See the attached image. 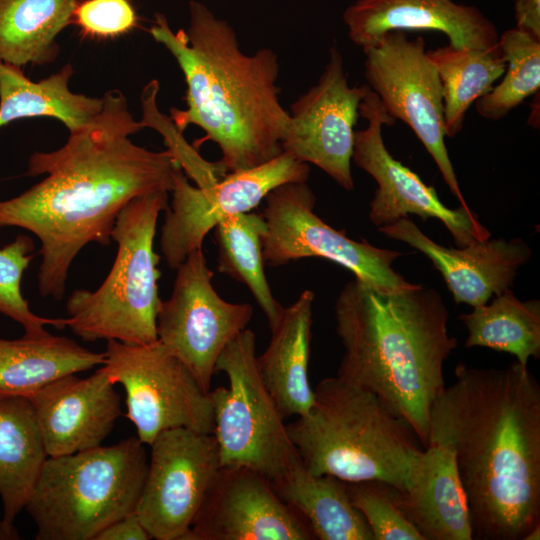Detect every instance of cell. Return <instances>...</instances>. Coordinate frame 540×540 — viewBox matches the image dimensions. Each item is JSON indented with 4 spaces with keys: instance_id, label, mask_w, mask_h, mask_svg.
<instances>
[{
    "instance_id": "cell-13",
    "label": "cell",
    "mask_w": 540,
    "mask_h": 540,
    "mask_svg": "<svg viewBox=\"0 0 540 540\" xmlns=\"http://www.w3.org/2000/svg\"><path fill=\"white\" fill-rule=\"evenodd\" d=\"M309 165L282 152L259 166L229 172L207 186H193L179 167L174 174L172 200L161 228L160 248L176 270L223 219L252 211L274 188L307 182Z\"/></svg>"
},
{
    "instance_id": "cell-10",
    "label": "cell",
    "mask_w": 540,
    "mask_h": 540,
    "mask_svg": "<svg viewBox=\"0 0 540 540\" xmlns=\"http://www.w3.org/2000/svg\"><path fill=\"white\" fill-rule=\"evenodd\" d=\"M262 215L265 265L278 267L307 257H319L341 265L355 279L381 292L409 289L393 268L402 253L383 249L362 239L356 241L325 223L314 212L315 195L306 182L286 183L271 190Z\"/></svg>"
},
{
    "instance_id": "cell-23",
    "label": "cell",
    "mask_w": 540,
    "mask_h": 540,
    "mask_svg": "<svg viewBox=\"0 0 540 540\" xmlns=\"http://www.w3.org/2000/svg\"><path fill=\"white\" fill-rule=\"evenodd\" d=\"M270 483L277 496L305 520L315 539L374 540L363 515L350 502L346 482L312 473L300 456Z\"/></svg>"
},
{
    "instance_id": "cell-28",
    "label": "cell",
    "mask_w": 540,
    "mask_h": 540,
    "mask_svg": "<svg viewBox=\"0 0 540 540\" xmlns=\"http://www.w3.org/2000/svg\"><path fill=\"white\" fill-rule=\"evenodd\" d=\"M468 331L467 348L480 346L515 356L522 366L540 357V302L519 300L507 289L490 303L459 316Z\"/></svg>"
},
{
    "instance_id": "cell-37",
    "label": "cell",
    "mask_w": 540,
    "mask_h": 540,
    "mask_svg": "<svg viewBox=\"0 0 540 540\" xmlns=\"http://www.w3.org/2000/svg\"><path fill=\"white\" fill-rule=\"evenodd\" d=\"M516 26L540 38V0H515Z\"/></svg>"
},
{
    "instance_id": "cell-19",
    "label": "cell",
    "mask_w": 540,
    "mask_h": 540,
    "mask_svg": "<svg viewBox=\"0 0 540 540\" xmlns=\"http://www.w3.org/2000/svg\"><path fill=\"white\" fill-rule=\"evenodd\" d=\"M385 236L402 241L427 256L441 273L456 303L477 307L510 289L518 269L532 251L521 238L485 239L449 248L425 235L408 217L381 226Z\"/></svg>"
},
{
    "instance_id": "cell-31",
    "label": "cell",
    "mask_w": 540,
    "mask_h": 540,
    "mask_svg": "<svg viewBox=\"0 0 540 540\" xmlns=\"http://www.w3.org/2000/svg\"><path fill=\"white\" fill-rule=\"evenodd\" d=\"M499 47L506 61L502 80L475 102L477 113L496 121L540 88V38L517 27L499 36Z\"/></svg>"
},
{
    "instance_id": "cell-25",
    "label": "cell",
    "mask_w": 540,
    "mask_h": 540,
    "mask_svg": "<svg viewBox=\"0 0 540 540\" xmlns=\"http://www.w3.org/2000/svg\"><path fill=\"white\" fill-rule=\"evenodd\" d=\"M104 352H94L74 340L49 332L0 338V395L30 397L51 381L103 365Z\"/></svg>"
},
{
    "instance_id": "cell-18",
    "label": "cell",
    "mask_w": 540,
    "mask_h": 540,
    "mask_svg": "<svg viewBox=\"0 0 540 540\" xmlns=\"http://www.w3.org/2000/svg\"><path fill=\"white\" fill-rule=\"evenodd\" d=\"M48 457L98 447L122 415L115 384L101 366L89 377H59L28 397Z\"/></svg>"
},
{
    "instance_id": "cell-29",
    "label": "cell",
    "mask_w": 540,
    "mask_h": 540,
    "mask_svg": "<svg viewBox=\"0 0 540 540\" xmlns=\"http://www.w3.org/2000/svg\"><path fill=\"white\" fill-rule=\"evenodd\" d=\"M427 56L442 85L445 135L454 137L462 130L470 106L502 77L506 61L500 47L460 49L448 44L428 50Z\"/></svg>"
},
{
    "instance_id": "cell-11",
    "label": "cell",
    "mask_w": 540,
    "mask_h": 540,
    "mask_svg": "<svg viewBox=\"0 0 540 540\" xmlns=\"http://www.w3.org/2000/svg\"><path fill=\"white\" fill-rule=\"evenodd\" d=\"M363 52L367 85L389 116L411 128L460 206L469 208L445 145L442 85L424 39L390 31Z\"/></svg>"
},
{
    "instance_id": "cell-33",
    "label": "cell",
    "mask_w": 540,
    "mask_h": 540,
    "mask_svg": "<svg viewBox=\"0 0 540 540\" xmlns=\"http://www.w3.org/2000/svg\"><path fill=\"white\" fill-rule=\"evenodd\" d=\"M346 487L374 540H424L396 505L395 488L379 481L346 482Z\"/></svg>"
},
{
    "instance_id": "cell-8",
    "label": "cell",
    "mask_w": 540,
    "mask_h": 540,
    "mask_svg": "<svg viewBox=\"0 0 540 540\" xmlns=\"http://www.w3.org/2000/svg\"><path fill=\"white\" fill-rule=\"evenodd\" d=\"M256 336L240 332L221 352L216 371L229 386L210 390L221 466L248 467L270 482L299 457L257 369Z\"/></svg>"
},
{
    "instance_id": "cell-2",
    "label": "cell",
    "mask_w": 540,
    "mask_h": 540,
    "mask_svg": "<svg viewBox=\"0 0 540 540\" xmlns=\"http://www.w3.org/2000/svg\"><path fill=\"white\" fill-rule=\"evenodd\" d=\"M454 373L432 405L428 445L453 454L472 538L523 540L540 524V385L517 361Z\"/></svg>"
},
{
    "instance_id": "cell-30",
    "label": "cell",
    "mask_w": 540,
    "mask_h": 540,
    "mask_svg": "<svg viewBox=\"0 0 540 540\" xmlns=\"http://www.w3.org/2000/svg\"><path fill=\"white\" fill-rule=\"evenodd\" d=\"M213 230L218 247V271L248 287L271 331L278 324L284 307L273 296L264 271L262 238L266 221L263 215L252 211L232 215Z\"/></svg>"
},
{
    "instance_id": "cell-27",
    "label": "cell",
    "mask_w": 540,
    "mask_h": 540,
    "mask_svg": "<svg viewBox=\"0 0 540 540\" xmlns=\"http://www.w3.org/2000/svg\"><path fill=\"white\" fill-rule=\"evenodd\" d=\"M78 0H0V61L18 67L53 62L56 38Z\"/></svg>"
},
{
    "instance_id": "cell-38",
    "label": "cell",
    "mask_w": 540,
    "mask_h": 540,
    "mask_svg": "<svg viewBox=\"0 0 540 540\" xmlns=\"http://www.w3.org/2000/svg\"><path fill=\"white\" fill-rule=\"evenodd\" d=\"M20 535L14 524L0 520V540H18Z\"/></svg>"
},
{
    "instance_id": "cell-22",
    "label": "cell",
    "mask_w": 540,
    "mask_h": 540,
    "mask_svg": "<svg viewBox=\"0 0 540 540\" xmlns=\"http://www.w3.org/2000/svg\"><path fill=\"white\" fill-rule=\"evenodd\" d=\"M314 297L304 290L283 309L267 348L256 359L259 376L284 419L306 415L314 402L308 379Z\"/></svg>"
},
{
    "instance_id": "cell-17",
    "label": "cell",
    "mask_w": 540,
    "mask_h": 540,
    "mask_svg": "<svg viewBox=\"0 0 540 540\" xmlns=\"http://www.w3.org/2000/svg\"><path fill=\"white\" fill-rule=\"evenodd\" d=\"M261 473L221 466L183 540H314Z\"/></svg>"
},
{
    "instance_id": "cell-12",
    "label": "cell",
    "mask_w": 540,
    "mask_h": 540,
    "mask_svg": "<svg viewBox=\"0 0 540 540\" xmlns=\"http://www.w3.org/2000/svg\"><path fill=\"white\" fill-rule=\"evenodd\" d=\"M176 271L171 296L161 301L157 314V340L209 392L218 357L246 329L253 307L218 295L202 248L192 251Z\"/></svg>"
},
{
    "instance_id": "cell-9",
    "label": "cell",
    "mask_w": 540,
    "mask_h": 540,
    "mask_svg": "<svg viewBox=\"0 0 540 540\" xmlns=\"http://www.w3.org/2000/svg\"><path fill=\"white\" fill-rule=\"evenodd\" d=\"M104 355L101 367L124 388L125 416L142 443L149 446L159 433L174 428L213 434L210 391L158 340L144 345L109 340Z\"/></svg>"
},
{
    "instance_id": "cell-4",
    "label": "cell",
    "mask_w": 540,
    "mask_h": 540,
    "mask_svg": "<svg viewBox=\"0 0 540 540\" xmlns=\"http://www.w3.org/2000/svg\"><path fill=\"white\" fill-rule=\"evenodd\" d=\"M334 314L344 348L337 376L375 394L426 448L431 408L445 388L444 362L457 347L442 296L420 284L381 292L353 279Z\"/></svg>"
},
{
    "instance_id": "cell-26",
    "label": "cell",
    "mask_w": 540,
    "mask_h": 540,
    "mask_svg": "<svg viewBox=\"0 0 540 540\" xmlns=\"http://www.w3.org/2000/svg\"><path fill=\"white\" fill-rule=\"evenodd\" d=\"M47 457L31 400L0 395V499L5 522L14 524L25 509Z\"/></svg>"
},
{
    "instance_id": "cell-16",
    "label": "cell",
    "mask_w": 540,
    "mask_h": 540,
    "mask_svg": "<svg viewBox=\"0 0 540 540\" xmlns=\"http://www.w3.org/2000/svg\"><path fill=\"white\" fill-rule=\"evenodd\" d=\"M369 86H350L344 59L332 46L317 83L291 104L282 152L313 164L344 189H354V126Z\"/></svg>"
},
{
    "instance_id": "cell-5",
    "label": "cell",
    "mask_w": 540,
    "mask_h": 540,
    "mask_svg": "<svg viewBox=\"0 0 540 540\" xmlns=\"http://www.w3.org/2000/svg\"><path fill=\"white\" fill-rule=\"evenodd\" d=\"M313 391L308 413L286 425L306 468L404 491L423 450L410 426L375 394L339 376L322 379Z\"/></svg>"
},
{
    "instance_id": "cell-34",
    "label": "cell",
    "mask_w": 540,
    "mask_h": 540,
    "mask_svg": "<svg viewBox=\"0 0 540 540\" xmlns=\"http://www.w3.org/2000/svg\"><path fill=\"white\" fill-rule=\"evenodd\" d=\"M159 83L152 80L144 88L142 94L144 127H152L158 130L164 137L167 149L186 176L191 178L196 186H207L226 175L218 162L211 163L203 159L200 154L191 147L183 137L170 117L161 114L156 105V96Z\"/></svg>"
},
{
    "instance_id": "cell-3",
    "label": "cell",
    "mask_w": 540,
    "mask_h": 540,
    "mask_svg": "<svg viewBox=\"0 0 540 540\" xmlns=\"http://www.w3.org/2000/svg\"><path fill=\"white\" fill-rule=\"evenodd\" d=\"M189 26L172 31L155 15L151 36L178 63L187 86L186 109L172 108L180 131L196 125L216 143L227 173L264 164L282 153L289 111L281 104L278 55L270 48L244 53L234 29L204 4L189 3Z\"/></svg>"
},
{
    "instance_id": "cell-14",
    "label": "cell",
    "mask_w": 540,
    "mask_h": 540,
    "mask_svg": "<svg viewBox=\"0 0 540 540\" xmlns=\"http://www.w3.org/2000/svg\"><path fill=\"white\" fill-rule=\"evenodd\" d=\"M359 116L366 119L367 126L355 131L352 160L377 183L368 212L373 225L379 228L414 214L424 221L439 219L457 247L490 238L489 230L470 208H448L433 187L389 153L382 129L394 125L396 120L388 115L370 87L360 103Z\"/></svg>"
},
{
    "instance_id": "cell-21",
    "label": "cell",
    "mask_w": 540,
    "mask_h": 540,
    "mask_svg": "<svg viewBox=\"0 0 540 540\" xmlns=\"http://www.w3.org/2000/svg\"><path fill=\"white\" fill-rule=\"evenodd\" d=\"M396 505L424 540H471L466 496L452 452L429 444L416 459Z\"/></svg>"
},
{
    "instance_id": "cell-35",
    "label": "cell",
    "mask_w": 540,
    "mask_h": 540,
    "mask_svg": "<svg viewBox=\"0 0 540 540\" xmlns=\"http://www.w3.org/2000/svg\"><path fill=\"white\" fill-rule=\"evenodd\" d=\"M138 17L129 0H84L77 3L72 22L91 37L110 38L128 33Z\"/></svg>"
},
{
    "instance_id": "cell-1",
    "label": "cell",
    "mask_w": 540,
    "mask_h": 540,
    "mask_svg": "<svg viewBox=\"0 0 540 540\" xmlns=\"http://www.w3.org/2000/svg\"><path fill=\"white\" fill-rule=\"evenodd\" d=\"M102 97L100 113L61 148L30 156L27 174L46 177L0 201V228H24L41 242L38 288L44 298L61 300L81 249L91 242L109 245L121 210L140 195L170 192L180 167L168 149L151 151L131 141L144 126L122 92Z\"/></svg>"
},
{
    "instance_id": "cell-6",
    "label": "cell",
    "mask_w": 540,
    "mask_h": 540,
    "mask_svg": "<svg viewBox=\"0 0 540 540\" xmlns=\"http://www.w3.org/2000/svg\"><path fill=\"white\" fill-rule=\"evenodd\" d=\"M148 468L145 444L129 437L109 446L47 457L26 512L36 540H95L136 510Z\"/></svg>"
},
{
    "instance_id": "cell-36",
    "label": "cell",
    "mask_w": 540,
    "mask_h": 540,
    "mask_svg": "<svg viewBox=\"0 0 540 540\" xmlns=\"http://www.w3.org/2000/svg\"><path fill=\"white\" fill-rule=\"evenodd\" d=\"M152 539L135 511L104 528L95 540H149Z\"/></svg>"
},
{
    "instance_id": "cell-20",
    "label": "cell",
    "mask_w": 540,
    "mask_h": 540,
    "mask_svg": "<svg viewBox=\"0 0 540 540\" xmlns=\"http://www.w3.org/2000/svg\"><path fill=\"white\" fill-rule=\"evenodd\" d=\"M343 21L350 40L362 50L390 31H437L455 48L499 47L494 23L480 9L453 0H357Z\"/></svg>"
},
{
    "instance_id": "cell-32",
    "label": "cell",
    "mask_w": 540,
    "mask_h": 540,
    "mask_svg": "<svg viewBox=\"0 0 540 540\" xmlns=\"http://www.w3.org/2000/svg\"><path fill=\"white\" fill-rule=\"evenodd\" d=\"M34 243L27 235H19L10 244L0 248V313L21 324L25 335L47 333L46 325L57 329L66 327V318H46L34 314L21 292V280L29 266Z\"/></svg>"
},
{
    "instance_id": "cell-24",
    "label": "cell",
    "mask_w": 540,
    "mask_h": 540,
    "mask_svg": "<svg viewBox=\"0 0 540 540\" xmlns=\"http://www.w3.org/2000/svg\"><path fill=\"white\" fill-rule=\"evenodd\" d=\"M71 64L34 82L21 67L0 61V128L23 118L50 117L61 121L70 133L89 124L103 108V97L74 93L69 81Z\"/></svg>"
},
{
    "instance_id": "cell-39",
    "label": "cell",
    "mask_w": 540,
    "mask_h": 540,
    "mask_svg": "<svg viewBox=\"0 0 540 540\" xmlns=\"http://www.w3.org/2000/svg\"><path fill=\"white\" fill-rule=\"evenodd\" d=\"M540 539V524L534 526L524 536L523 540H539Z\"/></svg>"
},
{
    "instance_id": "cell-7",
    "label": "cell",
    "mask_w": 540,
    "mask_h": 540,
    "mask_svg": "<svg viewBox=\"0 0 540 540\" xmlns=\"http://www.w3.org/2000/svg\"><path fill=\"white\" fill-rule=\"evenodd\" d=\"M167 191L132 199L117 216L111 238L114 263L94 291L78 289L66 302V327L83 341L115 340L129 345L157 341L160 256L154 251L157 220L168 207Z\"/></svg>"
},
{
    "instance_id": "cell-15",
    "label": "cell",
    "mask_w": 540,
    "mask_h": 540,
    "mask_svg": "<svg viewBox=\"0 0 540 540\" xmlns=\"http://www.w3.org/2000/svg\"><path fill=\"white\" fill-rule=\"evenodd\" d=\"M135 512L152 539L183 540L220 465L213 434L187 428L159 433Z\"/></svg>"
}]
</instances>
